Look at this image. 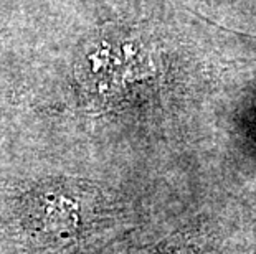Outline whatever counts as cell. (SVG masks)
<instances>
[{
  "mask_svg": "<svg viewBox=\"0 0 256 254\" xmlns=\"http://www.w3.org/2000/svg\"><path fill=\"white\" fill-rule=\"evenodd\" d=\"M20 233L42 248L74 241L96 221L98 192L84 182L50 178L18 192L12 205Z\"/></svg>",
  "mask_w": 256,
  "mask_h": 254,
  "instance_id": "cell-1",
  "label": "cell"
},
{
  "mask_svg": "<svg viewBox=\"0 0 256 254\" xmlns=\"http://www.w3.org/2000/svg\"><path fill=\"white\" fill-rule=\"evenodd\" d=\"M212 248V236L204 228L174 231L162 240L144 246L134 254H205Z\"/></svg>",
  "mask_w": 256,
  "mask_h": 254,
  "instance_id": "cell-2",
  "label": "cell"
}]
</instances>
